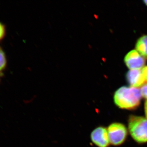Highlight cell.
Wrapping results in <instances>:
<instances>
[{
  "mask_svg": "<svg viewBox=\"0 0 147 147\" xmlns=\"http://www.w3.org/2000/svg\"><path fill=\"white\" fill-rule=\"evenodd\" d=\"M141 90L133 87H121L114 95L115 103L119 108L132 110L139 105L142 98Z\"/></svg>",
  "mask_w": 147,
  "mask_h": 147,
  "instance_id": "obj_1",
  "label": "cell"
},
{
  "mask_svg": "<svg viewBox=\"0 0 147 147\" xmlns=\"http://www.w3.org/2000/svg\"><path fill=\"white\" fill-rule=\"evenodd\" d=\"M128 127L131 137L139 143L147 142V119L138 116H130Z\"/></svg>",
  "mask_w": 147,
  "mask_h": 147,
  "instance_id": "obj_2",
  "label": "cell"
},
{
  "mask_svg": "<svg viewBox=\"0 0 147 147\" xmlns=\"http://www.w3.org/2000/svg\"><path fill=\"white\" fill-rule=\"evenodd\" d=\"M108 132L110 143L114 146L121 144L127 136L126 127L122 124L118 123H112L109 125Z\"/></svg>",
  "mask_w": 147,
  "mask_h": 147,
  "instance_id": "obj_3",
  "label": "cell"
},
{
  "mask_svg": "<svg viewBox=\"0 0 147 147\" xmlns=\"http://www.w3.org/2000/svg\"><path fill=\"white\" fill-rule=\"evenodd\" d=\"M91 141L98 147H107L110 144L108 130L103 127L94 129L90 134Z\"/></svg>",
  "mask_w": 147,
  "mask_h": 147,
  "instance_id": "obj_4",
  "label": "cell"
},
{
  "mask_svg": "<svg viewBox=\"0 0 147 147\" xmlns=\"http://www.w3.org/2000/svg\"><path fill=\"white\" fill-rule=\"evenodd\" d=\"M125 65L130 69H141L146 63L145 58L136 50L129 52L124 58Z\"/></svg>",
  "mask_w": 147,
  "mask_h": 147,
  "instance_id": "obj_5",
  "label": "cell"
},
{
  "mask_svg": "<svg viewBox=\"0 0 147 147\" xmlns=\"http://www.w3.org/2000/svg\"><path fill=\"white\" fill-rule=\"evenodd\" d=\"M126 78L128 84L133 88L141 86L146 81L141 69H130L127 73Z\"/></svg>",
  "mask_w": 147,
  "mask_h": 147,
  "instance_id": "obj_6",
  "label": "cell"
},
{
  "mask_svg": "<svg viewBox=\"0 0 147 147\" xmlns=\"http://www.w3.org/2000/svg\"><path fill=\"white\" fill-rule=\"evenodd\" d=\"M136 49L142 57L147 59V35L143 36L138 40Z\"/></svg>",
  "mask_w": 147,
  "mask_h": 147,
  "instance_id": "obj_7",
  "label": "cell"
},
{
  "mask_svg": "<svg viewBox=\"0 0 147 147\" xmlns=\"http://www.w3.org/2000/svg\"><path fill=\"white\" fill-rule=\"evenodd\" d=\"M7 65V59L5 53L0 47V72L5 69Z\"/></svg>",
  "mask_w": 147,
  "mask_h": 147,
  "instance_id": "obj_8",
  "label": "cell"
},
{
  "mask_svg": "<svg viewBox=\"0 0 147 147\" xmlns=\"http://www.w3.org/2000/svg\"><path fill=\"white\" fill-rule=\"evenodd\" d=\"M6 30L4 24L0 22V41L2 40L6 35Z\"/></svg>",
  "mask_w": 147,
  "mask_h": 147,
  "instance_id": "obj_9",
  "label": "cell"
},
{
  "mask_svg": "<svg viewBox=\"0 0 147 147\" xmlns=\"http://www.w3.org/2000/svg\"><path fill=\"white\" fill-rule=\"evenodd\" d=\"M142 96L147 99V84H144L142 86L141 89Z\"/></svg>",
  "mask_w": 147,
  "mask_h": 147,
  "instance_id": "obj_10",
  "label": "cell"
},
{
  "mask_svg": "<svg viewBox=\"0 0 147 147\" xmlns=\"http://www.w3.org/2000/svg\"><path fill=\"white\" fill-rule=\"evenodd\" d=\"M142 72H143V75L144 76L146 81L147 82V66L143 67L142 69Z\"/></svg>",
  "mask_w": 147,
  "mask_h": 147,
  "instance_id": "obj_11",
  "label": "cell"
},
{
  "mask_svg": "<svg viewBox=\"0 0 147 147\" xmlns=\"http://www.w3.org/2000/svg\"><path fill=\"white\" fill-rule=\"evenodd\" d=\"M145 113H146V116L147 118V100L146 102L145 103Z\"/></svg>",
  "mask_w": 147,
  "mask_h": 147,
  "instance_id": "obj_12",
  "label": "cell"
},
{
  "mask_svg": "<svg viewBox=\"0 0 147 147\" xmlns=\"http://www.w3.org/2000/svg\"><path fill=\"white\" fill-rule=\"evenodd\" d=\"M144 3H145V4L147 6V1H144Z\"/></svg>",
  "mask_w": 147,
  "mask_h": 147,
  "instance_id": "obj_13",
  "label": "cell"
},
{
  "mask_svg": "<svg viewBox=\"0 0 147 147\" xmlns=\"http://www.w3.org/2000/svg\"><path fill=\"white\" fill-rule=\"evenodd\" d=\"M0 77H1V75H0ZM0 79H1V78H0Z\"/></svg>",
  "mask_w": 147,
  "mask_h": 147,
  "instance_id": "obj_14",
  "label": "cell"
}]
</instances>
